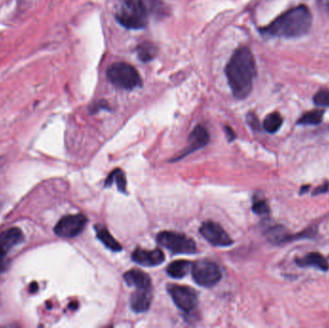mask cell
I'll use <instances>...</instances> for the list:
<instances>
[{
	"mask_svg": "<svg viewBox=\"0 0 329 328\" xmlns=\"http://www.w3.org/2000/svg\"><path fill=\"white\" fill-rule=\"evenodd\" d=\"M97 236L98 240H100L108 250H113V252H121L122 250V246L120 242H118L115 240V238L111 235L109 231L106 229L105 226H95Z\"/></svg>",
	"mask_w": 329,
	"mask_h": 328,
	"instance_id": "2e32d148",
	"label": "cell"
},
{
	"mask_svg": "<svg viewBox=\"0 0 329 328\" xmlns=\"http://www.w3.org/2000/svg\"><path fill=\"white\" fill-rule=\"evenodd\" d=\"M132 260L136 264L144 266H155L161 265L165 260V255L159 248L146 250L144 248H136L132 253Z\"/></svg>",
	"mask_w": 329,
	"mask_h": 328,
	"instance_id": "8fae6325",
	"label": "cell"
},
{
	"mask_svg": "<svg viewBox=\"0 0 329 328\" xmlns=\"http://www.w3.org/2000/svg\"><path fill=\"white\" fill-rule=\"evenodd\" d=\"M115 16L127 29H143L147 26L148 13L143 0H120Z\"/></svg>",
	"mask_w": 329,
	"mask_h": 328,
	"instance_id": "3957f363",
	"label": "cell"
},
{
	"mask_svg": "<svg viewBox=\"0 0 329 328\" xmlns=\"http://www.w3.org/2000/svg\"><path fill=\"white\" fill-rule=\"evenodd\" d=\"M188 142H189L188 148L185 150H183L182 154L177 158V160H179L180 158L187 156L191 152H195L207 144L208 142H209V134H208V131L205 129V127H203L202 126H195V129L190 134Z\"/></svg>",
	"mask_w": 329,
	"mask_h": 328,
	"instance_id": "4fadbf2b",
	"label": "cell"
},
{
	"mask_svg": "<svg viewBox=\"0 0 329 328\" xmlns=\"http://www.w3.org/2000/svg\"><path fill=\"white\" fill-rule=\"evenodd\" d=\"M283 124V118L279 113L274 112L268 114L264 120L263 126L268 133H275L279 130Z\"/></svg>",
	"mask_w": 329,
	"mask_h": 328,
	"instance_id": "ffe728a7",
	"label": "cell"
},
{
	"mask_svg": "<svg viewBox=\"0 0 329 328\" xmlns=\"http://www.w3.org/2000/svg\"><path fill=\"white\" fill-rule=\"evenodd\" d=\"M310 188V186H304L301 188V190H300V194H303L305 192H308V189Z\"/></svg>",
	"mask_w": 329,
	"mask_h": 328,
	"instance_id": "4dcf8cb0",
	"label": "cell"
},
{
	"mask_svg": "<svg viewBox=\"0 0 329 328\" xmlns=\"http://www.w3.org/2000/svg\"><path fill=\"white\" fill-rule=\"evenodd\" d=\"M315 234H316V229H314L313 228H308L300 233H297L294 235H288L285 242H288L291 240H299V239H305V238H312L315 236Z\"/></svg>",
	"mask_w": 329,
	"mask_h": 328,
	"instance_id": "d4e9b609",
	"label": "cell"
},
{
	"mask_svg": "<svg viewBox=\"0 0 329 328\" xmlns=\"http://www.w3.org/2000/svg\"><path fill=\"white\" fill-rule=\"evenodd\" d=\"M148 14L156 18H164L168 14V7L162 0H143Z\"/></svg>",
	"mask_w": 329,
	"mask_h": 328,
	"instance_id": "d6986e66",
	"label": "cell"
},
{
	"mask_svg": "<svg viewBox=\"0 0 329 328\" xmlns=\"http://www.w3.org/2000/svg\"><path fill=\"white\" fill-rule=\"evenodd\" d=\"M87 218L82 214H69L63 216L54 228L56 235L62 238L78 236L85 228Z\"/></svg>",
	"mask_w": 329,
	"mask_h": 328,
	"instance_id": "ba28073f",
	"label": "cell"
},
{
	"mask_svg": "<svg viewBox=\"0 0 329 328\" xmlns=\"http://www.w3.org/2000/svg\"><path fill=\"white\" fill-rule=\"evenodd\" d=\"M312 26V14L305 5H299L282 14L270 24L260 29L263 35L280 38H296L308 33Z\"/></svg>",
	"mask_w": 329,
	"mask_h": 328,
	"instance_id": "7a4b0ae2",
	"label": "cell"
},
{
	"mask_svg": "<svg viewBox=\"0 0 329 328\" xmlns=\"http://www.w3.org/2000/svg\"><path fill=\"white\" fill-rule=\"evenodd\" d=\"M24 235L20 228H12L0 234V272L7 266L6 256L15 246L23 240Z\"/></svg>",
	"mask_w": 329,
	"mask_h": 328,
	"instance_id": "30bf717a",
	"label": "cell"
},
{
	"mask_svg": "<svg viewBox=\"0 0 329 328\" xmlns=\"http://www.w3.org/2000/svg\"><path fill=\"white\" fill-rule=\"evenodd\" d=\"M191 266H192L191 262L187 260H178L172 262L168 266L167 272L171 278L180 279L186 276V274H188L189 270H191Z\"/></svg>",
	"mask_w": 329,
	"mask_h": 328,
	"instance_id": "e0dca14e",
	"label": "cell"
},
{
	"mask_svg": "<svg viewBox=\"0 0 329 328\" xmlns=\"http://www.w3.org/2000/svg\"><path fill=\"white\" fill-rule=\"evenodd\" d=\"M323 118V111L313 110L305 113L298 120L297 124L301 126H317L321 122Z\"/></svg>",
	"mask_w": 329,
	"mask_h": 328,
	"instance_id": "44dd1931",
	"label": "cell"
},
{
	"mask_svg": "<svg viewBox=\"0 0 329 328\" xmlns=\"http://www.w3.org/2000/svg\"><path fill=\"white\" fill-rule=\"evenodd\" d=\"M247 122L253 129H259V120L254 114H248Z\"/></svg>",
	"mask_w": 329,
	"mask_h": 328,
	"instance_id": "4316f807",
	"label": "cell"
},
{
	"mask_svg": "<svg viewBox=\"0 0 329 328\" xmlns=\"http://www.w3.org/2000/svg\"><path fill=\"white\" fill-rule=\"evenodd\" d=\"M317 4L320 9L329 13V0H317Z\"/></svg>",
	"mask_w": 329,
	"mask_h": 328,
	"instance_id": "f1b7e54d",
	"label": "cell"
},
{
	"mask_svg": "<svg viewBox=\"0 0 329 328\" xmlns=\"http://www.w3.org/2000/svg\"><path fill=\"white\" fill-rule=\"evenodd\" d=\"M126 284L134 288H147L151 287V279L149 276L140 270H130L123 274Z\"/></svg>",
	"mask_w": 329,
	"mask_h": 328,
	"instance_id": "5bb4252c",
	"label": "cell"
},
{
	"mask_svg": "<svg viewBox=\"0 0 329 328\" xmlns=\"http://www.w3.org/2000/svg\"><path fill=\"white\" fill-rule=\"evenodd\" d=\"M156 240L159 244L175 254H193L196 252V244L194 240L181 233L164 231L159 233Z\"/></svg>",
	"mask_w": 329,
	"mask_h": 328,
	"instance_id": "5b68a950",
	"label": "cell"
},
{
	"mask_svg": "<svg viewBox=\"0 0 329 328\" xmlns=\"http://www.w3.org/2000/svg\"><path fill=\"white\" fill-rule=\"evenodd\" d=\"M110 82L123 90H134L143 85V80L136 68L125 62L112 64L107 70Z\"/></svg>",
	"mask_w": 329,
	"mask_h": 328,
	"instance_id": "277c9868",
	"label": "cell"
},
{
	"mask_svg": "<svg viewBox=\"0 0 329 328\" xmlns=\"http://www.w3.org/2000/svg\"><path fill=\"white\" fill-rule=\"evenodd\" d=\"M329 189V183L328 182H326V183H324L323 185H321V186H319V187H317V188H316L315 189V190H314V192H313V194L315 196H317V194H323V192H326L327 190H328Z\"/></svg>",
	"mask_w": 329,
	"mask_h": 328,
	"instance_id": "83f0119b",
	"label": "cell"
},
{
	"mask_svg": "<svg viewBox=\"0 0 329 328\" xmlns=\"http://www.w3.org/2000/svg\"><path fill=\"white\" fill-rule=\"evenodd\" d=\"M266 236L268 240L273 244H283L285 242L288 234H286L285 229L282 226H272L266 231Z\"/></svg>",
	"mask_w": 329,
	"mask_h": 328,
	"instance_id": "603a6c76",
	"label": "cell"
},
{
	"mask_svg": "<svg viewBox=\"0 0 329 328\" xmlns=\"http://www.w3.org/2000/svg\"><path fill=\"white\" fill-rule=\"evenodd\" d=\"M225 74L232 94L237 100L246 98L252 90L256 76V64L253 54L243 46L233 53L225 66Z\"/></svg>",
	"mask_w": 329,
	"mask_h": 328,
	"instance_id": "6da1fadb",
	"label": "cell"
},
{
	"mask_svg": "<svg viewBox=\"0 0 329 328\" xmlns=\"http://www.w3.org/2000/svg\"><path fill=\"white\" fill-rule=\"evenodd\" d=\"M114 182L117 183V186H118L119 190H121L122 192H125V190H126V179H125L124 172H122V170L117 168V170H113L110 174L109 176H108V178L105 181V187H108L110 185H112Z\"/></svg>",
	"mask_w": 329,
	"mask_h": 328,
	"instance_id": "7402d4cb",
	"label": "cell"
},
{
	"mask_svg": "<svg viewBox=\"0 0 329 328\" xmlns=\"http://www.w3.org/2000/svg\"><path fill=\"white\" fill-rule=\"evenodd\" d=\"M192 276L199 286L211 288L219 283L221 279V272L215 262L199 260L192 265Z\"/></svg>",
	"mask_w": 329,
	"mask_h": 328,
	"instance_id": "8992f818",
	"label": "cell"
},
{
	"mask_svg": "<svg viewBox=\"0 0 329 328\" xmlns=\"http://www.w3.org/2000/svg\"><path fill=\"white\" fill-rule=\"evenodd\" d=\"M224 130H225L226 136H227V138H228V140H229V142H231V140L235 139V137H236V136H235V133H234V131L232 130L230 127H224Z\"/></svg>",
	"mask_w": 329,
	"mask_h": 328,
	"instance_id": "f546056e",
	"label": "cell"
},
{
	"mask_svg": "<svg viewBox=\"0 0 329 328\" xmlns=\"http://www.w3.org/2000/svg\"><path fill=\"white\" fill-rule=\"evenodd\" d=\"M168 292L174 304L180 310L188 313L195 309L198 298L196 292L193 288L177 284H170L168 286Z\"/></svg>",
	"mask_w": 329,
	"mask_h": 328,
	"instance_id": "52a82bcc",
	"label": "cell"
},
{
	"mask_svg": "<svg viewBox=\"0 0 329 328\" xmlns=\"http://www.w3.org/2000/svg\"><path fill=\"white\" fill-rule=\"evenodd\" d=\"M252 210L255 214H268L269 212V207L268 203L264 200H257L253 203Z\"/></svg>",
	"mask_w": 329,
	"mask_h": 328,
	"instance_id": "484cf974",
	"label": "cell"
},
{
	"mask_svg": "<svg viewBox=\"0 0 329 328\" xmlns=\"http://www.w3.org/2000/svg\"><path fill=\"white\" fill-rule=\"evenodd\" d=\"M152 302V288H137L130 296L131 309L136 313L146 312Z\"/></svg>",
	"mask_w": 329,
	"mask_h": 328,
	"instance_id": "7c38bea8",
	"label": "cell"
},
{
	"mask_svg": "<svg viewBox=\"0 0 329 328\" xmlns=\"http://www.w3.org/2000/svg\"><path fill=\"white\" fill-rule=\"evenodd\" d=\"M295 263L299 266H315L324 272L329 270L328 261L318 252L308 253L304 257L296 259Z\"/></svg>",
	"mask_w": 329,
	"mask_h": 328,
	"instance_id": "9a60e30c",
	"label": "cell"
},
{
	"mask_svg": "<svg viewBox=\"0 0 329 328\" xmlns=\"http://www.w3.org/2000/svg\"><path fill=\"white\" fill-rule=\"evenodd\" d=\"M314 103L317 106L329 107V90H320L314 96Z\"/></svg>",
	"mask_w": 329,
	"mask_h": 328,
	"instance_id": "cb8c5ba5",
	"label": "cell"
},
{
	"mask_svg": "<svg viewBox=\"0 0 329 328\" xmlns=\"http://www.w3.org/2000/svg\"><path fill=\"white\" fill-rule=\"evenodd\" d=\"M136 52H137L138 58L141 61L146 63V62H149V61H151L152 59H154L156 57L157 48L153 44H151L149 42H143L142 44H140L137 46Z\"/></svg>",
	"mask_w": 329,
	"mask_h": 328,
	"instance_id": "ac0fdd59",
	"label": "cell"
},
{
	"mask_svg": "<svg viewBox=\"0 0 329 328\" xmlns=\"http://www.w3.org/2000/svg\"><path fill=\"white\" fill-rule=\"evenodd\" d=\"M199 232L205 240L216 246H229L233 244L230 236L219 224L214 222H205L199 228Z\"/></svg>",
	"mask_w": 329,
	"mask_h": 328,
	"instance_id": "9c48e42d",
	"label": "cell"
}]
</instances>
